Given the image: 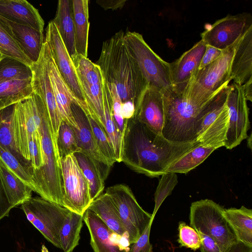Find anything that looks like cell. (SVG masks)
I'll use <instances>...</instances> for the list:
<instances>
[{"label":"cell","mask_w":252,"mask_h":252,"mask_svg":"<svg viewBox=\"0 0 252 252\" xmlns=\"http://www.w3.org/2000/svg\"><path fill=\"white\" fill-rule=\"evenodd\" d=\"M152 222L150 223L137 240L131 244L128 252H152L153 247L150 242V234Z\"/></svg>","instance_id":"cell-45"},{"label":"cell","mask_w":252,"mask_h":252,"mask_svg":"<svg viewBox=\"0 0 252 252\" xmlns=\"http://www.w3.org/2000/svg\"><path fill=\"white\" fill-rule=\"evenodd\" d=\"M21 205L27 220L48 242L61 249L59 233L70 211L38 196L31 197Z\"/></svg>","instance_id":"cell-9"},{"label":"cell","mask_w":252,"mask_h":252,"mask_svg":"<svg viewBox=\"0 0 252 252\" xmlns=\"http://www.w3.org/2000/svg\"><path fill=\"white\" fill-rule=\"evenodd\" d=\"M126 0H99L96 2L105 10H116L122 8L125 4Z\"/></svg>","instance_id":"cell-49"},{"label":"cell","mask_w":252,"mask_h":252,"mask_svg":"<svg viewBox=\"0 0 252 252\" xmlns=\"http://www.w3.org/2000/svg\"><path fill=\"white\" fill-rule=\"evenodd\" d=\"M124 35L121 30L103 42L96 63L104 81L115 86L122 104L132 103L136 110L148 85L126 46Z\"/></svg>","instance_id":"cell-2"},{"label":"cell","mask_w":252,"mask_h":252,"mask_svg":"<svg viewBox=\"0 0 252 252\" xmlns=\"http://www.w3.org/2000/svg\"><path fill=\"white\" fill-rule=\"evenodd\" d=\"M74 154L89 185L91 197L93 201L103 193L105 181L94 163L88 157L80 152Z\"/></svg>","instance_id":"cell-35"},{"label":"cell","mask_w":252,"mask_h":252,"mask_svg":"<svg viewBox=\"0 0 252 252\" xmlns=\"http://www.w3.org/2000/svg\"><path fill=\"white\" fill-rule=\"evenodd\" d=\"M0 178L8 202L13 208L32 197V189L13 174L0 159Z\"/></svg>","instance_id":"cell-30"},{"label":"cell","mask_w":252,"mask_h":252,"mask_svg":"<svg viewBox=\"0 0 252 252\" xmlns=\"http://www.w3.org/2000/svg\"><path fill=\"white\" fill-rule=\"evenodd\" d=\"M3 18L10 28L13 38L24 54L32 63L36 62L44 42L43 32Z\"/></svg>","instance_id":"cell-25"},{"label":"cell","mask_w":252,"mask_h":252,"mask_svg":"<svg viewBox=\"0 0 252 252\" xmlns=\"http://www.w3.org/2000/svg\"><path fill=\"white\" fill-rule=\"evenodd\" d=\"M104 128L117 162H121L123 134L114 121L104 87Z\"/></svg>","instance_id":"cell-39"},{"label":"cell","mask_w":252,"mask_h":252,"mask_svg":"<svg viewBox=\"0 0 252 252\" xmlns=\"http://www.w3.org/2000/svg\"><path fill=\"white\" fill-rule=\"evenodd\" d=\"M245 96L247 101H252V82H250L243 86Z\"/></svg>","instance_id":"cell-51"},{"label":"cell","mask_w":252,"mask_h":252,"mask_svg":"<svg viewBox=\"0 0 252 252\" xmlns=\"http://www.w3.org/2000/svg\"><path fill=\"white\" fill-rule=\"evenodd\" d=\"M83 215L69 211L59 233L61 249L63 252H72L78 245L83 226Z\"/></svg>","instance_id":"cell-33"},{"label":"cell","mask_w":252,"mask_h":252,"mask_svg":"<svg viewBox=\"0 0 252 252\" xmlns=\"http://www.w3.org/2000/svg\"><path fill=\"white\" fill-rule=\"evenodd\" d=\"M29 153L33 170L38 169L43 164L39 131L34 133L29 142Z\"/></svg>","instance_id":"cell-44"},{"label":"cell","mask_w":252,"mask_h":252,"mask_svg":"<svg viewBox=\"0 0 252 252\" xmlns=\"http://www.w3.org/2000/svg\"><path fill=\"white\" fill-rule=\"evenodd\" d=\"M32 92V78L0 83V111L24 100Z\"/></svg>","instance_id":"cell-32"},{"label":"cell","mask_w":252,"mask_h":252,"mask_svg":"<svg viewBox=\"0 0 252 252\" xmlns=\"http://www.w3.org/2000/svg\"><path fill=\"white\" fill-rule=\"evenodd\" d=\"M178 242L182 247L196 251L200 249L201 240L199 233L193 227L180 221L178 225Z\"/></svg>","instance_id":"cell-43"},{"label":"cell","mask_w":252,"mask_h":252,"mask_svg":"<svg viewBox=\"0 0 252 252\" xmlns=\"http://www.w3.org/2000/svg\"><path fill=\"white\" fill-rule=\"evenodd\" d=\"M241 38L223 50L219 58L197 71L184 92L187 98L196 104L205 105L229 85L232 59Z\"/></svg>","instance_id":"cell-5"},{"label":"cell","mask_w":252,"mask_h":252,"mask_svg":"<svg viewBox=\"0 0 252 252\" xmlns=\"http://www.w3.org/2000/svg\"><path fill=\"white\" fill-rule=\"evenodd\" d=\"M63 206L83 215L92 202L90 188L74 154L61 158Z\"/></svg>","instance_id":"cell-11"},{"label":"cell","mask_w":252,"mask_h":252,"mask_svg":"<svg viewBox=\"0 0 252 252\" xmlns=\"http://www.w3.org/2000/svg\"><path fill=\"white\" fill-rule=\"evenodd\" d=\"M83 110L87 116L99 150L112 167L117 160L104 128L89 106Z\"/></svg>","instance_id":"cell-36"},{"label":"cell","mask_w":252,"mask_h":252,"mask_svg":"<svg viewBox=\"0 0 252 252\" xmlns=\"http://www.w3.org/2000/svg\"><path fill=\"white\" fill-rule=\"evenodd\" d=\"M43 164L33 170V191L41 197L63 206L61 158L54 138L48 111L43 102L39 128Z\"/></svg>","instance_id":"cell-3"},{"label":"cell","mask_w":252,"mask_h":252,"mask_svg":"<svg viewBox=\"0 0 252 252\" xmlns=\"http://www.w3.org/2000/svg\"><path fill=\"white\" fill-rule=\"evenodd\" d=\"M124 39L148 87L161 92L171 88L169 63L162 60L150 48L141 34L128 31L125 32Z\"/></svg>","instance_id":"cell-8"},{"label":"cell","mask_w":252,"mask_h":252,"mask_svg":"<svg viewBox=\"0 0 252 252\" xmlns=\"http://www.w3.org/2000/svg\"><path fill=\"white\" fill-rule=\"evenodd\" d=\"M44 40L47 42L57 67L75 97L76 103L86 104L73 61L60 35L56 26L52 21H50L47 25Z\"/></svg>","instance_id":"cell-17"},{"label":"cell","mask_w":252,"mask_h":252,"mask_svg":"<svg viewBox=\"0 0 252 252\" xmlns=\"http://www.w3.org/2000/svg\"><path fill=\"white\" fill-rule=\"evenodd\" d=\"M161 92L164 109L162 136L178 144L197 142L198 118L208 103L205 105L196 104L173 87Z\"/></svg>","instance_id":"cell-4"},{"label":"cell","mask_w":252,"mask_h":252,"mask_svg":"<svg viewBox=\"0 0 252 252\" xmlns=\"http://www.w3.org/2000/svg\"><path fill=\"white\" fill-rule=\"evenodd\" d=\"M247 138V144L248 146L250 149H252V134L251 133L249 136H248Z\"/></svg>","instance_id":"cell-52"},{"label":"cell","mask_w":252,"mask_h":252,"mask_svg":"<svg viewBox=\"0 0 252 252\" xmlns=\"http://www.w3.org/2000/svg\"><path fill=\"white\" fill-rule=\"evenodd\" d=\"M0 16L43 32L44 22L38 10L26 0H0Z\"/></svg>","instance_id":"cell-23"},{"label":"cell","mask_w":252,"mask_h":252,"mask_svg":"<svg viewBox=\"0 0 252 252\" xmlns=\"http://www.w3.org/2000/svg\"><path fill=\"white\" fill-rule=\"evenodd\" d=\"M57 144L60 158L80 152L72 126L63 121H61L59 126Z\"/></svg>","instance_id":"cell-40"},{"label":"cell","mask_w":252,"mask_h":252,"mask_svg":"<svg viewBox=\"0 0 252 252\" xmlns=\"http://www.w3.org/2000/svg\"><path fill=\"white\" fill-rule=\"evenodd\" d=\"M252 28V16L243 12L227 15L218 20L201 34V40L206 45L223 50L235 42Z\"/></svg>","instance_id":"cell-14"},{"label":"cell","mask_w":252,"mask_h":252,"mask_svg":"<svg viewBox=\"0 0 252 252\" xmlns=\"http://www.w3.org/2000/svg\"><path fill=\"white\" fill-rule=\"evenodd\" d=\"M12 208L8 202L0 178V215L8 216Z\"/></svg>","instance_id":"cell-48"},{"label":"cell","mask_w":252,"mask_h":252,"mask_svg":"<svg viewBox=\"0 0 252 252\" xmlns=\"http://www.w3.org/2000/svg\"><path fill=\"white\" fill-rule=\"evenodd\" d=\"M229 84L205 105L197 122L196 142L215 150L224 147L229 123L226 99Z\"/></svg>","instance_id":"cell-7"},{"label":"cell","mask_w":252,"mask_h":252,"mask_svg":"<svg viewBox=\"0 0 252 252\" xmlns=\"http://www.w3.org/2000/svg\"><path fill=\"white\" fill-rule=\"evenodd\" d=\"M71 59L77 54L71 0H59L52 20Z\"/></svg>","instance_id":"cell-26"},{"label":"cell","mask_w":252,"mask_h":252,"mask_svg":"<svg viewBox=\"0 0 252 252\" xmlns=\"http://www.w3.org/2000/svg\"><path fill=\"white\" fill-rule=\"evenodd\" d=\"M50 51L47 42L44 40L38 61L33 63L31 67L32 71L33 92L41 97L46 106L49 114L53 135L57 143L58 133L62 121L49 78L48 57Z\"/></svg>","instance_id":"cell-16"},{"label":"cell","mask_w":252,"mask_h":252,"mask_svg":"<svg viewBox=\"0 0 252 252\" xmlns=\"http://www.w3.org/2000/svg\"><path fill=\"white\" fill-rule=\"evenodd\" d=\"M48 68L50 82L61 121L72 127H76L77 125L72 112L71 104L76 100L60 73L50 51Z\"/></svg>","instance_id":"cell-22"},{"label":"cell","mask_w":252,"mask_h":252,"mask_svg":"<svg viewBox=\"0 0 252 252\" xmlns=\"http://www.w3.org/2000/svg\"></svg>","instance_id":"cell-54"},{"label":"cell","mask_w":252,"mask_h":252,"mask_svg":"<svg viewBox=\"0 0 252 252\" xmlns=\"http://www.w3.org/2000/svg\"><path fill=\"white\" fill-rule=\"evenodd\" d=\"M198 233L201 240L200 248L201 252H221L219 246L213 239L207 235Z\"/></svg>","instance_id":"cell-47"},{"label":"cell","mask_w":252,"mask_h":252,"mask_svg":"<svg viewBox=\"0 0 252 252\" xmlns=\"http://www.w3.org/2000/svg\"><path fill=\"white\" fill-rule=\"evenodd\" d=\"M215 150L198 143L174 161L165 172L187 173L202 163Z\"/></svg>","instance_id":"cell-34"},{"label":"cell","mask_w":252,"mask_h":252,"mask_svg":"<svg viewBox=\"0 0 252 252\" xmlns=\"http://www.w3.org/2000/svg\"><path fill=\"white\" fill-rule=\"evenodd\" d=\"M75 31V49L77 54L87 58L90 22L89 1L71 0Z\"/></svg>","instance_id":"cell-28"},{"label":"cell","mask_w":252,"mask_h":252,"mask_svg":"<svg viewBox=\"0 0 252 252\" xmlns=\"http://www.w3.org/2000/svg\"><path fill=\"white\" fill-rule=\"evenodd\" d=\"M0 52L1 55L14 58L30 66L32 64L21 50L12 36L10 28L0 16Z\"/></svg>","instance_id":"cell-38"},{"label":"cell","mask_w":252,"mask_h":252,"mask_svg":"<svg viewBox=\"0 0 252 252\" xmlns=\"http://www.w3.org/2000/svg\"><path fill=\"white\" fill-rule=\"evenodd\" d=\"M0 159L13 174L33 191L32 171L23 166L11 153L0 146Z\"/></svg>","instance_id":"cell-41"},{"label":"cell","mask_w":252,"mask_h":252,"mask_svg":"<svg viewBox=\"0 0 252 252\" xmlns=\"http://www.w3.org/2000/svg\"><path fill=\"white\" fill-rule=\"evenodd\" d=\"M206 44L201 39L178 59L169 63L173 88L184 92L189 81L197 72Z\"/></svg>","instance_id":"cell-20"},{"label":"cell","mask_w":252,"mask_h":252,"mask_svg":"<svg viewBox=\"0 0 252 252\" xmlns=\"http://www.w3.org/2000/svg\"><path fill=\"white\" fill-rule=\"evenodd\" d=\"M105 193L114 204L130 244L135 242L154 220L152 215L145 211L138 204L132 190L125 184L108 187Z\"/></svg>","instance_id":"cell-10"},{"label":"cell","mask_w":252,"mask_h":252,"mask_svg":"<svg viewBox=\"0 0 252 252\" xmlns=\"http://www.w3.org/2000/svg\"><path fill=\"white\" fill-rule=\"evenodd\" d=\"M223 51L213 46L206 45L205 51L202 58L198 70L203 68L219 58L222 54Z\"/></svg>","instance_id":"cell-46"},{"label":"cell","mask_w":252,"mask_h":252,"mask_svg":"<svg viewBox=\"0 0 252 252\" xmlns=\"http://www.w3.org/2000/svg\"><path fill=\"white\" fill-rule=\"evenodd\" d=\"M134 118L158 134H162L164 109L162 92L147 87L138 104Z\"/></svg>","instance_id":"cell-21"},{"label":"cell","mask_w":252,"mask_h":252,"mask_svg":"<svg viewBox=\"0 0 252 252\" xmlns=\"http://www.w3.org/2000/svg\"><path fill=\"white\" fill-rule=\"evenodd\" d=\"M224 215L237 240L252 247V210L244 206L224 209Z\"/></svg>","instance_id":"cell-31"},{"label":"cell","mask_w":252,"mask_h":252,"mask_svg":"<svg viewBox=\"0 0 252 252\" xmlns=\"http://www.w3.org/2000/svg\"><path fill=\"white\" fill-rule=\"evenodd\" d=\"M72 60L86 102L104 128V84L101 70L96 63L81 55L77 54Z\"/></svg>","instance_id":"cell-12"},{"label":"cell","mask_w":252,"mask_h":252,"mask_svg":"<svg viewBox=\"0 0 252 252\" xmlns=\"http://www.w3.org/2000/svg\"><path fill=\"white\" fill-rule=\"evenodd\" d=\"M4 217H5L2 215H0V220H1Z\"/></svg>","instance_id":"cell-53"},{"label":"cell","mask_w":252,"mask_h":252,"mask_svg":"<svg viewBox=\"0 0 252 252\" xmlns=\"http://www.w3.org/2000/svg\"><path fill=\"white\" fill-rule=\"evenodd\" d=\"M15 104L0 111V146L9 152L33 173L31 163L22 156L17 145L13 126Z\"/></svg>","instance_id":"cell-27"},{"label":"cell","mask_w":252,"mask_h":252,"mask_svg":"<svg viewBox=\"0 0 252 252\" xmlns=\"http://www.w3.org/2000/svg\"><path fill=\"white\" fill-rule=\"evenodd\" d=\"M230 77L234 83L240 86L252 82V28L236 46L231 63Z\"/></svg>","instance_id":"cell-24"},{"label":"cell","mask_w":252,"mask_h":252,"mask_svg":"<svg viewBox=\"0 0 252 252\" xmlns=\"http://www.w3.org/2000/svg\"><path fill=\"white\" fill-rule=\"evenodd\" d=\"M88 209L95 214L114 233L128 237L117 210L105 192L93 200Z\"/></svg>","instance_id":"cell-29"},{"label":"cell","mask_w":252,"mask_h":252,"mask_svg":"<svg viewBox=\"0 0 252 252\" xmlns=\"http://www.w3.org/2000/svg\"><path fill=\"white\" fill-rule=\"evenodd\" d=\"M32 76L31 66L14 58L0 54V83L32 79Z\"/></svg>","instance_id":"cell-37"},{"label":"cell","mask_w":252,"mask_h":252,"mask_svg":"<svg viewBox=\"0 0 252 252\" xmlns=\"http://www.w3.org/2000/svg\"><path fill=\"white\" fill-rule=\"evenodd\" d=\"M197 144L171 142L133 117L127 120L123 135L121 162L135 172L158 177Z\"/></svg>","instance_id":"cell-1"},{"label":"cell","mask_w":252,"mask_h":252,"mask_svg":"<svg viewBox=\"0 0 252 252\" xmlns=\"http://www.w3.org/2000/svg\"><path fill=\"white\" fill-rule=\"evenodd\" d=\"M190 226L213 239L221 252H226L238 241L224 215V208L214 201L201 199L191 203Z\"/></svg>","instance_id":"cell-6"},{"label":"cell","mask_w":252,"mask_h":252,"mask_svg":"<svg viewBox=\"0 0 252 252\" xmlns=\"http://www.w3.org/2000/svg\"><path fill=\"white\" fill-rule=\"evenodd\" d=\"M178 184V176L176 173L165 172L161 175L155 193V207L152 215V219L158 211L159 207L169 196Z\"/></svg>","instance_id":"cell-42"},{"label":"cell","mask_w":252,"mask_h":252,"mask_svg":"<svg viewBox=\"0 0 252 252\" xmlns=\"http://www.w3.org/2000/svg\"><path fill=\"white\" fill-rule=\"evenodd\" d=\"M90 235V244L94 252H128V237L112 231L93 211L87 209L83 214Z\"/></svg>","instance_id":"cell-19"},{"label":"cell","mask_w":252,"mask_h":252,"mask_svg":"<svg viewBox=\"0 0 252 252\" xmlns=\"http://www.w3.org/2000/svg\"><path fill=\"white\" fill-rule=\"evenodd\" d=\"M43 103L41 97L33 92L28 97L15 104L13 126L17 145L23 157L30 162L29 142L39 130Z\"/></svg>","instance_id":"cell-13"},{"label":"cell","mask_w":252,"mask_h":252,"mask_svg":"<svg viewBox=\"0 0 252 252\" xmlns=\"http://www.w3.org/2000/svg\"><path fill=\"white\" fill-rule=\"evenodd\" d=\"M71 110L77 125L76 127L72 128L80 152L93 161L105 181L112 166L99 150L87 116L83 110L73 102L71 104Z\"/></svg>","instance_id":"cell-18"},{"label":"cell","mask_w":252,"mask_h":252,"mask_svg":"<svg viewBox=\"0 0 252 252\" xmlns=\"http://www.w3.org/2000/svg\"><path fill=\"white\" fill-rule=\"evenodd\" d=\"M226 104L229 118L224 147L230 150L240 145L248 136L249 109L242 86L234 83L229 85Z\"/></svg>","instance_id":"cell-15"},{"label":"cell","mask_w":252,"mask_h":252,"mask_svg":"<svg viewBox=\"0 0 252 252\" xmlns=\"http://www.w3.org/2000/svg\"><path fill=\"white\" fill-rule=\"evenodd\" d=\"M226 252H252V247L238 241L232 245Z\"/></svg>","instance_id":"cell-50"}]
</instances>
